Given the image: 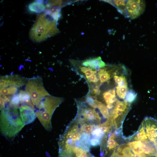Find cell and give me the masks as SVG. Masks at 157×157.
<instances>
[{
    "label": "cell",
    "mask_w": 157,
    "mask_h": 157,
    "mask_svg": "<svg viewBox=\"0 0 157 157\" xmlns=\"http://www.w3.org/2000/svg\"><path fill=\"white\" fill-rule=\"evenodd\" d=\"M25 125L20 116L19 109L1 111L0 132L7 140H13Z\"/></svg>",
    "instance_id": "cell-1"
},
{
    "label": "cell",
    "mask_w": 157,
    "mask_h": 157,
    "mask_svg": "<svg viewBox=\"0 0 157 157\" xmlns=\"http://www.w3.org/2000/svg\"><path fill=\"white\" fill-rule=\"evenodd\" d=\"M63 101L62 98L50 95L43 99L35 108V112L36 117L47 131L51 130V119L53 114Z\"/></svg>",
    "instance_id": "cell-2"
},
{
    "label": "cell",
    "mask_w": 157,
    "mask_h": 157,
    "mask_svg": "<svg viewBox=\"0 0 157 157\" xmlns=\"http://www.w3.org/2000/svg\"><path fill=\"white\" fill-rule=\"evenodd\" d=\"M25 85V91L29 95L35 109L43 99L50 95L45 88L40 76L26 79Z\"/></svg>",
    "instance_id": "cell-3"
},
{
    "label": "cell",
    "mask_w": 157,
    "mask_h": 157,
    "mask_svg": "<svg viewBox=\"0 0 157 157\" xmlns=\"http://www.w3.org/2000/svg\"><path fill=\"white\" fill-rule=\"evenodd\" d=\"M145 7L146 3L144 1H127L126 8L128 18L133 19L138 17L143 13Z\"/></svg>",
    "instance_id": "cell-4"
},
{
    "label": "cell",
    "mask_w": 157,
    "mask_h": 157,
    "mask_svg": "<svg viewBox=\"0 0 157 157\" xmlns=\"http://www.w3.org/2000/svg\"><path fill=\"white\" fill-rule=\"evenodd\" d=\"M148 140L157 145V120L150 117L145 118L142 123Z\"/></svg>",
    "instance_id": "cell-5"
},
{
    "label": "cell",
    "mask_w": 157,
    "mask_h": 157,
    "mask_svg": "<svg viewBox=\"0 0 157 157\" xmlns=\"http://www.w3.org/2000/svg\"><path fill=\"white\" fill-rule=\"evenodd\" d=\"M26 79H25L18 75H12L1 76L0 90L10 86L19 88L25 85Z\"/></svg>",
    "instance_id": "cell-6"
},
{
    "label": "cell",
    "mask_w": 157,
    "mask_h": 157,
    "mask_svg": "<svg viewBox=\"0 0 157 157\" xmlns=\"http://www.w3.org/2000/svg\"><path fill=\"white\" fill-rule=\"evenodd\" d=\"M19 110L20 116L25 125L33 122L36 117L34 109L30 106L22 105Z\"/></svg>",
    "instance_id": "cell-7"
},
{
    "label": "cell",
    "mask_w": 157,
    "mask_h": 157,
    "mask_svg": "<svg viewBox=\"0 0 157 157\" xmlns=\"http://www.w3.org/2000/svg\"><path fill=\"white\" fill-rule=\"evenodd\" d=\"M121 130V128H119L114 133H110L107 144V149L102 157H104L109 152L113 151L114 152L115 151L119 145L116 140L118 136L120 135Z\"/></svg>",
    "instance_id": "cell-8"
},
{
    "label": "cell",
    "mask_w": 157,
    "mask_h": 157,
    "mask_svg": "<svg viewBox=\"0 0 157 157\" xmlns=\"http://www.w3.org/2000/svg\"><path fill=\"white\" fill-rule=\"evenodd\" d=\"M81 64L82 65L93 70H99L106 66V63L100 56L83 60Z\"/></svg>",
    "instance_id": "cell-9"
},
{
    "label": "cell",
    "mask_w": 157,
    "mask_h": 157,
    "mask_svg": "<svg viewBox=\"0 0 157 157\" xmlns=\"http://www.w3.org/2000/svg\"><path fill=\"white\" fill-rule=\"evenodd\" d=\"M106 2L110 4L115 7L118 11L125 17H127V14L126 8V0H105Z\"/></svg>",
    "instance_id": "cell-10"
},
{
    "label": "cell",
    "mask_w": 157,
    "mask_h": 157,
    "mask_svg": "<svg viewBox=\"0 0 157 157\" xmlns=\"http://www.w3.org/2000/svg\"><path fill=\"white\" fill-rule=\"evenodd\" d=\"M103 97L107 104L108 109L112 108L113 104L116 101L115 92V89H112L105 92L103 94Z\"/></svg>",
    "instance_id": "cell-11"
},
{
    "label": "cell",
    "mask_w": 157,
    "mask_h": 157,
    "mask_svg": "<svg viewBox=\"0 0 157 157\" xmlns=\"http://www.w3.org/2000/svg\"><path fill=\"white\" fill-rule=\"evenodd\" d=\"M81 115L84 119L90 120H100V117L99 114L96 112L95 110L91 108H88L83 109L81 112Z\"/></svg>",
    "instance_id": "cell-12"
},
{
    "label": "cell",
    "mask_w": 157,
    "mask_h": 157,
    "mask_svg": "<svg viewBox=\"0 0 157 157\" xmlns=\"http://www.w3.org/2000/svg\"><path fill=\"white\" fill-rule=\"evenodd\" d=\"M19 94L21 105H28L32 107L35 110V108L32 104L30 96L25 91L21 90L19 91Z\"/></svg>",
    "instance_id": "cell-13"
},
{
    "label": "cell",
    "mask_w": 157,
    "mask_h": 157,
    "mask_svg": "<svg viewBox=\"0 0 157 157\" xmlns=\"http://www.w3.org/2000/svg\"><path fill=\"white\" fill-rule=\"evenodd\" d=\"M107 68H101L99 70L98 77L101 83L106 82L111 78V75Z\"/></svg>",
    "instance_id": "cell-14"
},
{
    "label": "cell",
    "mask_w": 157,
    "mask_h": 157,
    "mask_svg": "<svg viewBox=\"0 0 157 157\" xmlns=\"http://www.w3.org/2000/svg\"><path fill=\"white\" fill-rule=\"evenodd\" d=\"M28 8L31 12L38 13L45 10V7L43 4L40 3L35 1L29 4Z\"/></svg>",
    "instance_id": "cell-15"
},
{
    "label": "cell",
    "mask_w": 157,
    "mask_h": 157,
    "mask_svg": "<svg viewBox=\"0 0 157 157\" xmlns=\"http://www.w3.org/2000/svg\"><path fill=\"white\" fill-rule=\"evenodd\" d=\"M94 101L97 108L99 109L103 117L105 118H108L110 120V115L106 106L102 102L96 99H94Z\"/></svg>",
    "instance_id": "cell-16"
},
{
    "label": "cell",
    "mask_w": 157,
    "mask_h": 157,
    "mask_svg": "<svg viewBox=\"0 0 157 157\" xmlns=\"http://www.w3.org/2000/svg\"><path fill=\"white\" fill-rule=\"evenodd\" d=\"M18 88L14 86H10L0 90V95L13 96L17 93Z\"/></svg>",
    "instance_id": "cell-17"
},
{
    "label": "cell",
    "mask_w": 157,
    "mask_h": 157,
    "mask_svg": "<svg viewBox=\"0 0 157 157\" xmlns=\"http://www.w3.org/2000/svg\"><path fill=\"white\" fill-rule=\"evenodd\" d=\"M128 85H117L116 87V92L118 97L122 99H124L128 92Z\"/></svg>",
    "instance_id": "cell-18"
},
{
    "label": "cell",
    "mask_w": 157,
    "mask_h": 157,
    "mask_svg": "<svg viewBox=\"0 0 157 157\" xmlns=\"http://www.w3.org/2000/svg\"><path fill=\"white\" fill-rule=\"evenodd\" d=\"M79 69L81 72L85 75L86 79L92 75L97 74L96 70L92 69L88 67L80 66Z\"/></svg>",
    "instance_id": "cell-19"
},
{
    "label": "cell",
    "mask_w": 157,
    "mask_h": 157,
    "mask_svg": "<svg viewBox=\"0 0 157 157\" xmlns=\"http://www.w3.org/2000/svg\"><path fill=\"white\" fill-rule=\"evenodd\" d=\"M137 94L133 90L131 89L128 91L125 100L128 103H132L137 97Z\"/></svg>",
    "instance_id": "cell-20"
},
{
    "label": "cell",
    "mask_w": 157,
    "mask_h": 157,
    "mask_svg": "<svg viewBox=\"0 0 157 157\" xmlns=\"http://www.w3.org/2000/svg\"><path fill=\"white\" fill-rule=\"evenodd\" d=\"M114 78L115 83L118 85H128L127 79L123 76H118L115 75Z\"/></svg>",
    "instance_id": "cell-21"
},
{
    "label": "cell",
    "mask_w": 157,
    "mask_h": 157,
    "mask_svg": "<svg viewBox=\"0 0 157 157\" xmlns=\"http://www.w3.org/2000/svg\"><path fill=\"white\" fill-rule=\"evenodd\" d=\"M86 101L87 103L91 107L94 108H97L95 103L94 99L90 96H87L86 98Z\"/></svg>",
    "instance_id": "cell-22"
},
{
    "label": "cell",
    "mask_w": 157,
    "mask_h": 157,
    "mask_svg": "<svg viewBox=\"0 0 157 157\" xmlns=\"http://www.w3.org/2000/svg\"><path fill=\"white\" fill-rule=\"evenodd\" d=\"M98 78L97 75L96 74L92 75L87 79V80L88 82L90 83H96L99 80Z\"/></svg>",
    "instance_id": "cell-23"
},
{
    "label": "cell",
    "mask_w": 157,
    "mask_h": 157,
    "mask_svg": "<svg viewBox=\"0 0 157 157\" xmlns=\"http://www.w3.org/2000/svg\"><path fill=\"white\" fill-rule=\"evenodd\" d=\"M100 140L98 139L94 138L90 140V144L93 146H96L100 144Z\"/></svg>",
    "instance_id": "cell-24"
},
{
    "label": "cell",
    "mask_w": 157,
    "mask_h": 157,
    "mask_svg": "<svg viewBox=\"0 0 157 157\" xmlns=\"http://www.w3.org/2000/svg\"><path fill=\"white\" fill-rule=\"evenodd\" d=\"M93 126L89 124H85L84 125L83 128V131L86 133H89L92 131L93 129Z\"/></svg>",
    "instance_id": "cell-25"
},
{
    "label": "cell",
    "mask_w": 157,
    "mask_h": 157,
    "mask_svg": "<svg viewBox=\"0 0 157 157\" xmlns=\"http://www.w3.org/2000/svg\"><path fill=\"white\" fill-rule=\"evenodd\" d=\"M110 157H125L115 151Z\"/></svg>",
    "instance_id": "cell-26"
},
{
    "label": "cell",
    "mask_w": 157,
    "mask_h": 157,
    "mask_svg": "<svg viewBox=\"0 0 157 157\" xmlns=\"http://www.w3.org/2000/svg\"><path fill=\"white\" fill-rule=\"evenodd\" d=\"M35 1L37 3L41 4H43L44 2V1L43 0H36Z\"/></svg>",
    "instance_id": "cell-27"
},
{
    "label": "cell",
    "mask_w": 157,
    "mask_h": 157,
    "mask_svg": "<svg viewBox=\"0 0 157 157\" xmlns=\"http://www.w3.org/2000/svg\"><path fill=\"white\" fill-rule=\"evenodd\" d=\"M156 148H157V153L155 156V157H157V145L156 146Z\"/></svg>",
    "instance_id": "cell-28"
}]
</instances>
